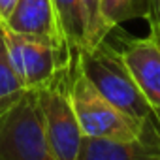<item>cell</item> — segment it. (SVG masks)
<instances>
[{
	"label": "cell",
	"mask_w": 160,
	"mask_h": 160,
	"mask_svg": "<svg viewBox=\"0 0 160 160\" xmlns=\"http://www.w3.org/2000/svg\"><path fill=\"white\" fill-rule=\"evenodd\" d=\"M77 66L96 87V91L113 106H117L121 111L134 117L136 121L158 128V121L152 108L141 94L117 45L111 43L109 38H106L96 47L79 51Z\"/></svg>",
	"instance_id": "1"
},
{
	"label": "cell",
	"mask_w": 160,
	"mask_h": 160,
	"mask_svg": "<svg viewBox=\"0 0 160 160\" xmlns=\"http://www.w3.org/2000/svg\"><path fill=\"white\" fill-rule=\"evenodd\" d=\"M70 98L85 138L136 139L143 136H160L156 126L136 121L104 98L79 70L77 60L70 75Z\"/></svg>",
	"instance_id": "2"
},
{
	"label": "cell",
	"mask_w": 160,
	"mask_h": 160,
	"mask_svg": "<svg viewBox=\"0 0 160 160\" xmlns=\"http://www.w3.org/2000/svg\"><path fill=\"white\" fill-rule=\"evenodd\" d=\"M0 160H57L43 132L38 91H25L0 111Z\"/></svg>",
	"instance_id": "3"
},
{
	"label": "cell",
	"mask_w": 160,
	"mask_h": 160,
	"mask_svg": "<svg viewBox=\"0 0 160 160\" xmlns=\"http://www.w3.org/2000/svg\"><path fill=\"white\" fill-rule=\"evenodd\" d=\"M72 68H64L47 87L38 91L43 132L57 160H75L85 138L70 98Z\"/></svg>",
	"instance_id": "4"
},
{
	"label": "cell",
	"mask_w": 160,
	"mask_h": 160,
	"mask_svg": "<svg viewBox=\"0 0 160 160\" xmlns=\"http://www.w3.org/2000/svg\"><path fill=\"white\" fill-rule=\"evenodd\" d=\"M0 28H2V34H4L10 62L27 91H40L47 87L64 68L73 66V64H68L62 51L43 42L15 34L4 27Z\"/></svg>",
	"instance_id": "5"
},
{
	"label": "cell",
	"mask_w": 160,
	"mask_h": 160,
	"mask_svg": "<svg viewBox=\"0 0 160 160\" xmlns=\"http://www.w3.org/2000/svg\"><path fill=\"white\" fill-rule=\"evenodd\" d=\"M119 53L130 70L141 94L152 108L160 128V45L147 34L145 38L117 36Z\"/></svg>",
	"instance_id": "6"
},
{
	"label": "cell",
	"mask_w": 160,
	"mask_h": 160,
	"mask_svg": "<svg viewBox=\"0 0 160 160\" xmlns=\"http://www.w3.org/2000/svg\"><path fill=\"white\" fill-rule=\"evenodd\" d=\"M4 28L30 40L43 42L64 53V42L53 0H19ZM68 60V58H66ZM70 64V62H68Z\"/></svg>",
	"instance_id": "7"
},
{
	"label": "cell",
	"mask_w": 160,
	"mask_h": 160,
	"mask_svg": "<svg viewBox=\"0 0 160 160\" xmlns=\"http://www.w3.org/2000/svg\"><path fill=\"white\" fill-rule=\"evenodd\" d=\"M75 160H160V136L136 139L83 138Z\"/></svg>",
	"instance_id": "8"
},
{
	"label": "cell",
	"mask_w": 160,
	"mask_h": 160,
	"mask_svg": "<svg viewBox=\"0 0 160 160\" xmlns=\"http://www.w3.org/2000/svg\"><path fill=\"white\" fill-rule=\"evenodd\" d=\"M57 19L64 42L66 58L70 64H75L77 55L81 49H85V15L79 0H53Z\"/></svg>",
	"instance_id": "9"
},
{
	"label": "cell",
	"mask_w": 160,
	"mask_h": 160,
	"mask_svg": "<svg viewBox=\"0 0 160 160\" xmlns=\"http://www.w3.org/2000/svg\"><path fill=\"white\" fill-rule=\"evenodd\" d=\"M102 13L111 30L128 21H149V0H102Z\"/></svg>",
	"instance_id": "10"
},
{
	"label": "cell",
	"mask_w": 160,
	"mask_h": 160,
	"mask_svg": "<svg viewBox=\"0 0 160 160\" xmlns=\"http://www.w3.org/2000/svg\"><path fill=\"white\" fill-rule=\"evenodd\" d=\"M25 91L27 89L23 87L21 79L17 77V73L10 62L4 34H2V28H0V111L6 109L10 104H13Z\"/></svg>",
	"instance_id": "11"
},
{
	"label": "cell",
	"mask_w": 160,
	"mask_h": 160,
	"mask_svg": "<svg viewBox=\"0 0 160 160\" xmlns=\"http://www.w3.org/2000/svg\"><path fill=\"white\" fill-rule=\"evenodd\" d=\"M83 8V15H85V40L87 45L85 49L96 47L98 43H102L106 38H109V34L113 32L102 13V0H79Z\"/></svg>",
	"instance_id": "12"
},
{
	"label": "cell",
	"mask_w": 160,
	"mask_h": 160,
	"mask_svg": "<svg viewBox=\"0 0 160 160\" xmlns=\"http://www.w3.org/2000/svg\"><path fill=\"white\" fill-rule=\"evenodd\" d=\"M19 0H0V27H4L6 21L10 19L13 8L17 6Z\"/></svg>",
	"instance_id": "13"
},
{
	"label": "cell",
	"mask_w": 160,
	"mask_h": 160,
	"mask_svg": "<svg viewBox=\"0 0 160 160\" xmlns=\"http://www.w3.org/2000/svg\"><path fill=\"white\" fill-rule=\"evenodd\" d=\"M149 36L160 45V25H156V23H152V21H149Z\"/></svg>",
	"instance_id": "14"
},
{
	"label": "cell",
	"mask_w": 160,
	"mask_h": 160,
	"mask_svg": "<svg viewBox=\"0 0 160 160\" xmlns=\"http://www.w3.org/2000/svg\"><path fill=\"white\" fill-rule=\"evenodd\" d=\"M156 10H160V0H149V17H151V13L156 12Z\"/></svg>",
	"instance_id": "15"
},
{
	"label": "cell",
	"mask_w": 160,
	"mask_h": 160,
	"mask_svg": "<svg viewBox=\"0 0 160 160\" xmlns=\"http://www.w3.org/2000/svg\"><path fill=\"white\" fill-rule=\"evenodd\" d=\"M149 21H152V23H156V25H160V10H156V12H152V13H151V17H149Z\"/></svg>",
	"instance_id": "16"
}]
</instances>
